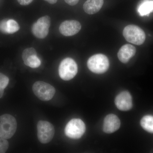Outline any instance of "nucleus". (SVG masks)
Segmentation results:
<instances>
[{
  "mask_svg": "<svg viewBox=\"0 0 153 153\" xmlns=\"http://www.w3.org/2000/svg\"><path fill=\"white\" fill-rule=\"evenodd\" d=\"M17 121L13 116L4 114L0 116V137L11 138L16 131Z\"/></svg>",
  "mask_w": 153,
  "mask_h": 153,
  "instance_id": "obj_1",
  "label": "nucleus"
},
{
  "mask_svg": "<svg viewBox=\"0 0 153 153\" xmlns=\"http://www.w3.org/2000/svg\"><path fill=\"white\" fill-rule=\"evenodd\" d=\"M87 66L93 73L103 74L109 68V60L108 57L103 54H96L91 57L88 60Z\"/></svg>",
  "mask_w": 153,
  "mask_h": 153,
  "instance_id": "obj_2",
  "label": "nucleus"
},
{
  "mask_svg": "<svg viewBox=\"0 0 153 153\" xmlns=\"http://www.w3.org/2000/svg\"><path fill=\"white\" fill-rule=\"evenodd\" d=\"M123 36L127 41L137 45L143 44L146 40V34L143 30L134 25L126 26L124 29Z\"/></svg>",
  "mask_w": 153,
  "mask_h": 153,
  "instance_id": "obj_3",
  "label": "nucleus"
},
{
  "mask_svg": "<svg viewBox=\"0 0 153 153\" xmlns=\"http://www.w3.org/2000/svg\"><path fill=\"white\" fill-rule=\"evenodd\" d=\"M33 90L38 98L44 101L52 99L55 93V88L49 83L41 81H37L34 83Z\"/></svg>",
  "mask_w": 153,
  "mask_h": 153,
  "instance_id": "obj_4",
  "label": "nucleus"
},
{
  "mask_svg": "<svg viewBox=\"0 0 153 153\" xmlns=\"http://www.w3.org/2000/svg\"><path fill=\"white\" fill-rule=\"evenodd\" d=\"M59 74L60 78L64 80H71L76 76L78 71L77 64L72 58L63 59L59 67Z\"/></svg>",
  "mask_w": 153,
  "mask_h": 153,
  "instance_id": "obj_5",
  "label": "nucleus"
},
{
  "mask_svg": "<svg viewBox=\"0 0 153 153\" xmlns=\"http://www.w3.org/2000/svg\"><path fill=\"white\" fill-rule=\"evenodd\" d=\"M85 131V123L79 119H73L69 121L65 128L66 136L73 139H78L82 136Z\"/></svg>",
  "mask_w": 153,
  "mask_h": 153,
  "instance_id": "obj_6",
  "label": "nucleus"
},
{
  "mask_svg": "<svg viewBox=\"0 0 153 153\" xmlns=\"http://www.w3.org/2000/svg\"><path fill=\"white\" fill-rule=\"evenodd\" d=\"M38 139L42 144L52 141L55 135V128L52 123L47 121L40 120L37 124Z\"/></svg>",
  "mask_w": 153,
  "mask_h": 153,
  "instance_id": "obj_7",
  "label": "nucleus"
},
{
  "mask_svg": "<svg viewBox=\"0 0 153 153\" xmlns=\"http://www.w3.org/2000/svg\"><path fill=\"white\" fill-rule=\"evenodd\" d=\"M50 25L51 19L49 16L41 17L33 24L32 27V33L36 38L43 39L48 35Z\"/></svg>",
  "mask_w": 153,
  "mask_h": 153,
  "instance_id": "obj_8",
  "label": "nucleus"
},
{
  "mask_svg": "<svg viewBox=\"0 0 153 153\" xmlns=\"http://www.w3.org/2000/svg\"><path fill=\"white\" fill-rule=\"evenodd\" d=\"M22 59L26 66L32 68H38L41 62L37 56L36 49L33 48H27L22 53Z\"/></svg>",
  "mask_w": 153,
  "mask_h": 153,
  "instance_id": "obj_9",
  "label": "nucleus"
},
{
  "mask_svg": "<svg viewBox=\"0 0 153 153\" xmlns=\"http://www.w3.org/2000/svg\"><path fill=\"white\" fill-rule=\"evenodd\" d=\"M81 29V24L75 20L64 21L59 27V31L65 36H71L76 35Z\"/></svg>",
  "mask_w": 153,
  "mask_h": 153,
  "instance_id": "obj_10",
  "label": "nucleus"
},
{
  "mask_svg": "<svg viewBox=\"0 0 153 153\" xmlns=\"http://www.w3.org/2000/svg\"><path fill=\"white\" fill-rule=\"evenodd\" d=\"M115 103L119 109L123 111L129 110L133 106L132 99L129 92L122 91L117 96Z\"/></svg>",
  "mask_w": 153,
  "mask_h": 153,
  "instance_id": "obj_11",
  "label": "nucleus"
},
{
  "mask_svg": "<svg viewBox=\"0 0 153 153\" xmlns=\"http://www.w3.org/2000/svg\"><path fill=\"white\" fill-rule=\"evenodd\" d=\"M120 122L117 116L110 114L105 118L103 125V131L107 134L112 133L120 127Z\"/></svg>",
  "mask_w": 153,
  "mask_h": 153,
  "instance_id": "obj_12",
  "label": "nucleus"
},
{
  "mask_svg": "<svg viewBox=\"0 0 153 153\" xmlns=\"http://www.w3.org/2000/svg\"><path fill=\"white\" fill-rule=\"evenodd\" d=\"M136 49L135 47L130 44H126L122 46L118 52L117 56L121 62L127 63L130 59L135 55Z\"/></svg>",
  "mask_w": 153,
  "mask_h": 153,
  "instance_id": "obj_13",
  "label": "nucleus"
},
{
  "mask_svg": "<svg viewBox=\"0 0 153 153\" xmlns=\"http://www.w3.org/2000/svg\"><path fill=\"white\" fill-rule=\"evenodd\" d=\"M103 3V0H87L83 4V10L86 13L93 15L100 10Z\"/></svg>",
  "mask_w": 153,
  "mask_h": 153,
  "instance_id": "obj_14",
  "label": "nucleus"
},
{
  "mask_svg": "<svg viewBox=\"0 0 153 153\" xmlns=\"http://www.w3.org/2000/svg\"><path fill=\"white\" fill-rule=\"evenodd\" d=\"M137 11L141 16L149 15L153 12V0H143L138 7Z\"/></svg>",
  "mask_w": 153,
  "mask_h": 153,
  "instance_id": "obj_15",
  "label": "nucleus"
},
{
  "mask_svg": "<svg viewBox=\"0 0 153 153\" xmlns=\"http://www.w3.org/2000/svg\"><path fill=\"white\" fill-rule=\"evenodd\" d=\"M140 125L146 131L153 133V116L152 115L145 116L140 121Z\"/></svg>",
  "mask_w": 153,
  "mask_h": 153,
  "instance_id": "obj_16",
  "label": "nucleus"
},
{
  "mask_svg": "<svg viewBox=\"0 0 153 153\" xmlns=\"http://www.w3.org/2000/svg\"><path fill=\"white\" fill-rule=\"evenodd\" d=\"M20 29V26L15 20L13 19L7 20L6 22V32L7 34H13L16 33Z\"/></svg>",
  "mask_w": 153,
  "mask_h": 153,
  "instance_id": "obj_17",
  "label": "nucleus"
},
{
  "mask_svg": "<svg viewBox=\"0 0 153 153\" xmlns=\"http://www.w3.org/2000/svg\"><path fill=\"white\" fill-rule=\"evenodd\" d=\"M9 78L6 75L0 73V98L4 95V89L8 85Z\"/></svg>",
  "mask_w": 153,
  "mask_h": 153,
  "instance_id": "obj_18",
  "label": "nucleus"
},
{
  "mask_svg": "<svg viewBox=\"0 0 153 153\" xmlns=\"http://www.w3.org/2000/svg\"><path fill=\"white\" fill-rule=\"evenodd\" d=\"M9 146V143L7 139L0 137V153H5Z\"/></svg>",
  "mask_w": 153,
  "mask_h": 153,
  "instance_id": "obj_19",
  "label": "nucleus"
},
{
  "mask_svg": "<svg viewBox=\"0 0 153 153\" xmlns=\"http://www.w3.org/2000/svg\"><path fill=\"white\" fill-rule=\"evenodd\" d=\"M33 0H17L20 5L22 6H27L30 4Z\"/></svg>",
  "mask_w": 153,
  "mask_h": 153,
  "instance_id": "obj_20",
  "label": "nucleus"
},
{
  "mask_svg": "<svg viewBox=\"0 0 153 153\" xmlns=\"http://www.w3.org/2000/svg\"><path fill=\"white\" fill-rule=\"evenodd\" d=\"M64 1L69 5L74 6L78 3L79 0H64Z\"/></svg>",
  "mask_w": 153,
  "mask_h": 153,
  "instance_id": "obj_21",
  "label": "nucleus"
},
{
  "mask_svg": "<svg viewBox=\"0 0 153 153\" xmlns=\"http://www.w3.org/2000/svg\"><path fill=\"white\" fill-rule=\"evenodd\" d=\"M50 4H55L57 2V0H44Z\"/></svg>",
  "mask_w": 153,
  "mask_h": 153,
  "instance_id": "obj_22",
  "label": "nucleus"
}]
</instances>
